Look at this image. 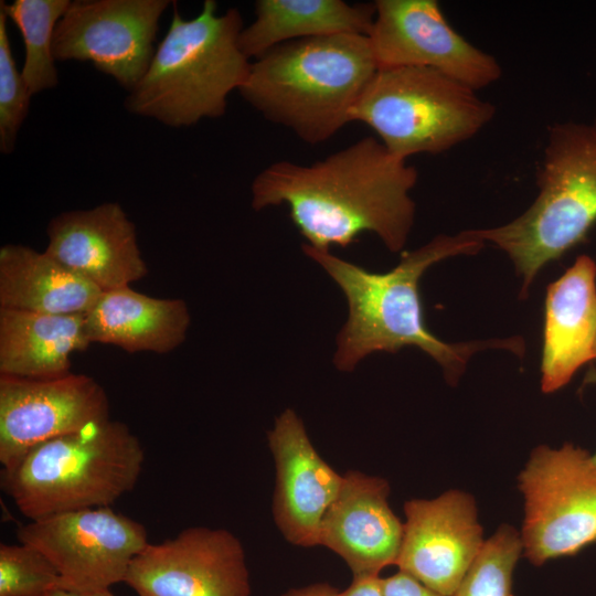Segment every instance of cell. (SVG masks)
<instances>
[{
  "mask_svg": "<svg viewBox=\"0 0 596 596\" xmlns=\"http://www.w3.org/2000/svg\"><path fill=\"white\" fill-rule=\"evenodd\" d=\"M417 179L415 167L377 138L363 137L310 164L270 163L254 178L251 203L255 211L287 205L312 248L347 247L371 232L397 253L414 224L411 191Z\"/></svg>",
  "mask_w": 596,
  "mask_h": 596,
  "instance_id": "6da1fadb",
  "label": "cell"
},
{
  "mask_svg": "<svg viewBox=\"0 0 596 596\" xmlns=\"http://www.w3.org/2000/svg\"><path fill=\"white\" fill-rule=\"evenodd\" d=\"M485 242L476 230L455 235L439 234L419 248L404 253L400 263L386 273H372L347 262L330 251L302 245L305 255L319 264L343 292L348 318L337 337L333 364L351 372L375 352L395 353L416 347L432 356L448 382L455 384L469 358L486 348L523 352L519 338L447 343L426 327L418 281L432 265L456 255L478 253Z\"/></svg>",
  "mask_w": 596,
  "mask_h": 596,
  "instance_id": "7a4b0ae2",
  "label": "cell"
},
{
  "mask_svg": "<svg viewBox=\"0 0 596 596\" xmlns=\"http://www.w3.org/2000/svg\"><path fill=\"white\" fill-rule=\"evenodd\" d=\"M377 68L366 35L301 39L255 58L238 93L265 119L318 145L351 123Z\"/></svg>",
  "mask_w": 596,
  "mask_h": 596,
  "instance_id": "3957f363",
  "label": "cell"
},
{
  "mask_svg": "<svg viewBox=\"0 0 596 596\" xmlns=\"http://www.w3.org/2000/svg\"><path fill=\"white\" fill-rule=\"evenodd\" d=\"M243 28L236 8L219 13L214 0H205L189 20L174 6L149 67L125 99L126 109L173 128L222 117L251 66L238 43Z\"/></svg>",
  "mask_w": 596,
  "mask_h": 596,
  "instance_id": "277c9868",
  "label": "cell"
},
{
  "mask_svg": "<svg viewBox=\"0 0 596 596\" xmlns=\"http://www.w3.org/2000/svg\"><path fill=\"white\" fill-rule=\"evenodd\" d=\"M145 461L139 438L106 419L42 443L2 469L1 488L30 521L110 507L137 485Z\"/></svg>",
  "mask_w": 596,
  "mask_h": 596,
  "instance_id": "5b68a950",
  "label": "cell"
},
{
  "mask_svg": "<svg viewBox=\"0 0 596 596\" xmlns=\"http://www.w3.org/2000/svg\"><path fill=\"white\" fill-rule=\"evenodd\" d=\"M539 193L511 222L476 230L504 251L522 276V295L540 269L584 241L596 223V119L549 128L536 170Z\"/></svg>",
  "mask_w": 596,
  "mask_h": 596,
  "instance_id": "8992f818",
  "label": "cell"
},
{
  "mask_svg": "<svg viewBox=\"0 0 596 596\" xmlns=\"http://www.w3.org/2000/svg\"><path fill=\"white\" fill-rule=\"evenodd\" d=\"M477 91L430 68H377L351 111L394 157L439 155L471 139L494 117Z\"/></svg>",
  "mask_w": 596,
  "mask_h": 596,
  "instance_id": "52a82bcc",
  "label": "cell"
},
{
  "mask_svg": "<svg viewBox=\"0 0 596 596\" xmlns=\"http://www.w3.org/2000/svg\"><path fill=\"white\" fill-rule=\"evenodd\" d=\"M523 555L535 566L596 542V464L573 444L539 446L519 475Z\"/></svg>",
  "mask_w": 596,
  "mask_h": 596,
  "instance_id": "ba28073f",
  "label": "cell"
},
{
  "mask_svg": "<svg viewBox=\"0 0 596 596\" xmlns=\"http://www.w3.org/2000/svg\"><path fill=\"white\" fill-rule=\"evenodd\" d=\"M17 535L20 543L38 549L52 562L61 588L84 592L124 583L131 562L149 543L140 522L110 507L32 520Z\"/></svg>",
  "mask_w": 596,
  "mask_h": 596,
  "instance_id": "9c48e42d",
  "label": "cell"
},
{
  "mask_svg": "<svg viewBox=\"0 0 596 596\" xmlns=\"http://www.w3.org/2000/svg\"><path fill=\"white\" fill-rule=\"evenodd\" d=\"M368 35L379 68L437 71L475 91L502 75L497 58L475 46L447 21L435 0H376Z\"/></svg>",
  "mask_w": 596,
  "mask_h": 596,
  "instance_id": "30bf717a",
  "label": "cell"
},
{
  "mask_svg": "<svg viewBox=\"0 0 596 596\" xmlns=\"http://www.w3.org/2000/svg\"><path fill=\"white\" fill-rule=\"evenodd\" d=\"M169 0H75L57 22L55 61L92 62L130 92L155 54Z\"/></svg>",
  "mask_w": 596,
  "mask_h": 596,
  "instance_id": "8fae6325",
  "label": "cell"
},
{
  "mask_svg": "<svg viewBox=\"0 0 596 596\" xmlns=\"http://www.w3.org/2000/svg\"><path fill=\"white\" fill-rule=\"evenodd\" d=\"M124 583L138 596H251L246 555L228 530L189 526L148 543Z\"/></svg>",
  "mask_w": 596,
  "mask_h": 596,
  "instance_id": "7c38bea8",
  "label": "cell"
},
{
  "mask_svg": "<svg viewBox=\"0 0 596 596\" xmlns=\"http://www.w3.org/2000/svg\"><path fill=\"white\" fill-rule=\"evenodd\" d=\"M109 401L92 376L0 375V462L14 466L35 446L109 419Z\"/></svg>",
  "mask_w": 596,
  "mask_h": 596,
  "instance_id": "4fadbf2b",
  "label": "cell"
},
{
  "mask_svg": "<svg viewBox=\"0 0 596 596\" xmlns=\"http://www.w3.org/2000/svg\"><path fill=\"white\" fill-rule=\"evenodd\" d=\"M403 538L395 565L433 590L453 596L485 539L473 498L449 490L404 503Z\"/></svg>",
  "mask_w": 596,
  "mask_h": 596,
  "instance_id": "5bb4252c",
  "label": "cell"
},
{
  "mask_svg": "<svg viewBox=\"0 0 596 596\" xmlns=\"http://www.w3.org/2000/svg\"><path fill=\"white\" fill-rule=\"evenodd\" d=\"M267 440L276 470L274 521L292 545L318 546L321 521L340 491L343 475L319 455L291 408L276 417Z\"/></svg>",
  "mask_w": 596,
  "mask_h": 596,
  "instance_id": "9a60e30c",
  "label": "cell"
},
{
  "mask_svg": "<svg viewBox=\"0 0 596 596\" xmlns=\"http://www.w3.org/2000/svg\"><path fill=\"white\" fill-rule=\"evenodd\" d=\"M46 235L45 252L102 291L148 274L136 226L117 202L63 212L51 219Z\"/></svg>",
  "mask_w": 596,
  "mask_h": 596,
  "instance_id": "2e32d148",
  "label": "cell"
},
{
  "mask_svg": "<svg viewBox=\"0 0 596 596\" xmlns=\"http://www.w3.org/2000/svg\"><path fill=\"white\" fill-rule=\"evenodd\" d=\"M389 496L384 478L350 470L323 515L319 545L339 555L353 576L379 575L396 563L403 522L391 509Z\"/></svg>",
  "mask_w": 596,
  "mask_h": 596,
  "instance_id": "e0dca14e",
  "label": "cell"
},
{
  "mask_svg": "<svg viewBox=\"0 0 596 596\" xmlns=\"http://www.w3.org/2000/svg\"><path fill=\"white\" fill-rule=\"evenodd\" d=\"M596 263L581 255L546 290L541 386L552 393L595 359Z\"/></svg>",
  "mask_w": 596,
  "mask_h": 596,
  "instance_id": "ac0fdd59",
  "label": "cell"
},
{
  "mask_svg": "<svg viewBox=\"0 0 596 596\" xmlns=\"http://www.w3.org/2000/svg\"><path fill=\"white\" fill-rule=\"evenodd\" d=\"M85 319L91 343L129 353H169L183 343L191 323L184 300L151 297L130 286L102 291Z\"/></svg>",
  "mask_w": 596,
  "mask_h": 596,
  "instance_id": "d6986e66",
  "label": "cell"
},
{
  "mask_svg": "<svg viewBox=\"0 0 596 596\" xmlns=\"http://www.w3.org/2000/svg\"><path fill=\"white\" fill-rule=\"evenodd\" d=\"M91 344L85 315H47L0 308V375L60 377L71 356Z\"/></svg>",
  "mask_w": 596,
  "mask_h": 596,
  "instance_id": "ffe728a7",
  "label": "cell"
},
{
  "mask_svg": "<svg viewBox=\"0 0 596 596\" xmlns=\"http://www.w3.org/2000/svg\"><path fill=\"white\" fill-rule=\"evenodd\" d=\"M102 290L50 254L22 244L0 248V308L86 315Z\"/></svg>",
  "mask_w": 596,
  "mask_h": 596,
  "instance_id": "44dd1931",
  "label": "cell"
},
{
  "mask_svg": "<svg viewBox=\"0 0 596 596\" xmlns=\"http://www.w3.org/2000/svg\"><path fill=\"white\" fill-rule=\"evenodd\" d=\"M373 3L343 0H257L255 20L243 28L240 47L248 58L290 41L336 34L369 35Z\"/></svg>",
  "mask_w": 596,
  "mask_h": 596,
  "instance_id": "7402d4cb",
  "label": "cell"
},
{
  "mask_svg": "<svg viewBox=\"0 0 596 596\" xmlns=\"http://www.w3.org/2000/svg\"><path fill=\"white\" fill-rule=\"evenodd\" d=\"M70 0H14L0 2V11L18 26L24 43L22 77L31 95L58 85V73L53 54V39L57 22Z\"/></svg>",
  "mask_w": 596,
  "mask_h": 596,
  "instance_id": "603a6c76",
  "label": "cell"
},
{
  "mask_svg": "<svg viewBox=\"0 0 596 596\" xmlns=\"http://www.w3.org/2000/svg\"><path fill=\"white\" fill-rule=\"evenodd\" d=\"M521 555L520 532L503 524L485 541L453 596H512L513 571Z\"/></svg>",
  "mask_w": 596,
  "mask_h": 596,
  "instance_id": "cb8c5ba5",
  "label": "cell"
},
{
  "mask_svg": "<svg viewBox=\"0 0 596 596\" xmlns=\"http://www.w3.org/2000/svg\"><path fill=\"white\" fill-rule=\"evenodd\" d=\"M61 588V576L38 549L24 544L0 545V596H44Z\"/></svg>",
  "mask_w": 596,
  "mask_h": 596,
  "instance_id": "d4e9b609",
  "label": "cell"
},
{
  "mask_svg": "<svg viewBox=\"0 0 596 596\" xmlns=\"http://www.w3.org/2000/svg\"><path fill=\"white\" fill-rule=\"evenodd\" d=\"M7 21V15L0 11V150L10 155L29 113L32 95L12 54Z\"/></svg>",
  "mask_w": 596,
  "mask_h": 596,
  "instance_id": "484cf974",
  "label": "cell"
},
{
  "mask_svg": "<svg viewBox=\"0 0 596 596\" xmlns=\"http://www.w3.org/2000/svg\"><path fill=\"white\" fill-rule=\"evenodd\" d=\"M382 588L384 596H445L402 571L383 577Z\"/></svg>",
  "mask_w": 596,
  "mask_h": 596,
  "instance_id": "4316f807",
  "label": "cell"
},
{
  "mask_svg": "<svg viewBox=\"0 0 596 596\" xmlns=\"http://www.w3.org/2000/svg\"><path fill=\"white\" fill-rule=\"evenodd\" d=\"M340 596H384L380 575L353 576L352 583Z\"/></svg>",
  "mask_w": 596,
  "mask_h": 596,
  "instance_id": "83f0119b",
  "label": "cell"
},
{
  "mask_svg": "<svg viewBox=\"0 0 596 596\" xmlns=\"http://www.w3.org/2000/svg\"><path fill=\"white\" fill-rule=\"evenodd\" d=\"M340 590L328 583H315L300 588L289 589L281 596H340Z\"/></svg>",
  "mask_w": 596,
  "mask_h": 596,
  "instance_id": "f1b7e54d",
  "label": "cell"
},
{
  "mask_svg": "<svg viewBox=\"0 0 596 596\" xmlns=\"http://www.w3.org/2000/svg\"><path fill=\"white\" fill-rule=\"evenodd\" d=\"M44 596H115L110 589L100 590H71L64 588H56Z\"/></svg>",
  "mask_w": 596,
  "mask_h": 596,
  "instance_id": "f546056e",
  "label": "cell"
},
{
  "mask_svg": "<svg viewBox=\"0 0 596 596\" xmlns=\"http://www.w3.org/2000/svg\"><path fill=\"white\" fill-rule=\"evenodd\" d=\"M588 376H590V379L596 382V372L590 373ZM592 457H593V460L596 464V453L594 455H592Z\"/></svg>",
  "mask_w": 596,
  "mask_h": 596,
  "instance_id": "4dcf8cb0",
  "label": "cell"
},
{
  "mask_svg": "<svg viewBox=\"0 0 596 596\" xmlns=\"http://www.w3.org/2000/svg\"><path fill=\"white\" fill-rule=\"evenodd\" d=\"M595 359H596V342H595Z\"/></svg>",
  "mask_w": 596,
  "mask_h": 596,
  "instance_id": "1f68e13d",
  "label": "cell"
}]
</instances>
